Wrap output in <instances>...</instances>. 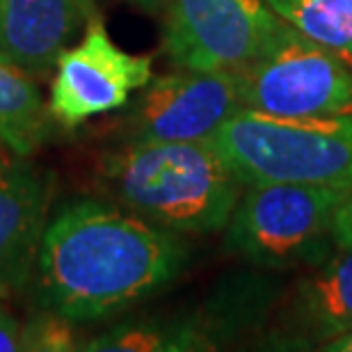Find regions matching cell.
<instances>
[{"label": "cell", "instance_id": "9a60e30c", "mask_svg": "<svg viewBox=\"0 0 352 352\" xmlns=\"http://www.w3.org/2000/svg\"><path fill=\"white\" fill-rule=\"evenodd\" d=\"M334 248H352V192L343 199L332 220Z\"/></svg>", "mask_w": 352, "mask_h": 352}, {"label": "cell", "instance_id": "ac0fdd59", "mask_svg": "<svg viewBox=\"0 0 352 352\" xmlns=\"http://www.w3.org/2000/svg\"><path fill=\"white\" fill-rule=\"evenodd\" d=\"M122 3H129V5H135L140 10L144 12H158L170 3V0H122Z\"/></svg>", "mask_w": 352, "mask_h": 352}, {"label": "cell", "instance_id": "52a82bcc", "mask_svg": "<svg viewBox=\"0 0 352 352\" xmlns=\"http://www.w3.org/2000/svg\"><path fill=\"white\" fill-rule=\"evenodd\" d=\"M153 78L151 55H131L119 48L94 12L82 37L55 62L48 112L67 129L129 105L131 96Z\"/></svg>", "mask_w": 352, "mask_h": 352}, {"label": "cell", "instance_id": "8992f818", "mask_svg": "<svg viewBox=\"0 0 352 352\" xmlns=\"http://www.w3.org/2000/svg\"><path fill=\"white\" fill-rule=\"evenodd\" d=\"M163 48L176 67L238 74L281 19L265 0H170Z\"/></svg>", "mask_w": 352, "mask_h": 352}, {"label": "cell", "instance_id": "5b68a950", "mask_svg": "<svg viewBox=\"0 0 352 352\" xmlns=\"http://www.w3.org/2000/svg\"><path fill=\"white\" fill-rule=\"evenodd\" d=\"M236 76L245 110L284 119L352 110V65L286 21Z\"/></svg>", "mask_w": 352, "mask_h": 352}, {"label": "cell", "instance_id": "6da1fadb", "mask_svg": "<svg viewBox=\"0 0 352 352\" xmlns=\"http://www.w3.org/2000/svg\"><path fill=\"white\" fill-rule=\"evenodd\" d=\"M188 245L117 204L82 199L46 224L34 277L44 311L72 322L110 318L179 277Z\"/></svg>", "mask_w": 352, "mask_h": 352}, {"label": "cell", "instance_id": "3957f363", "mask_svg": "<svg viewBox=\"0 0 352 352\" xmlns=\"http://www.w3.org/2000/svg\"><path fill=\"white\" fill-rule=\"evenodd\" d=\"M208 142L243 186L288 181L352 188V110L284 119L243 108Z\"/></svg>", "mask_w": 352, "mask_h": 352}, {"label": "cell", "instance_id": "277c9868", "mask_svg": "<svg viewBox=\"0 0 352 352\" xmlns=\"http://www.w3.org/2000/svg\"><path fill=\"white\" fill-rule=\"evenodd\" d=\"M227 222V250L254 265L286 267L320 261L332 220L352 188L320 183L245 186Z\"/></svg>", "mask_w": 352, "mask_h": 352}, {"label": "cell", "instance_id": "e0dca14e", "mask_svg": "<svg viewBox=\"0 0 352 352\" xmlns=\"http://www.w3.org/2000/svg\"><path fill=\"white\" fill-rule=\"evenodd\" d=\"M320 350H325V352H352V332H346V334L334 336V339L325 341L320 346Z\"/></svg>", "mask_w": 352, "mask_h": 352}, {"label": "cell", "instance_id": "9c48e42d", "mask_svg": "<svg viewBox=\"0 0 352 352\" xmlns=\"http://www.w3.org/2000/svg\"><path fill=\"white\" fill-rule=\"evenodd\" d=\"M51 201L53 176L0 149V300L16 298L32 281Z\"/></svg>", "mask_w": 352, "mask_h": 352}, {"label": "cell", "instance_id": "30bf717a", "mask_svg": "<svg viewBox=\"0 0 352 352\" xmlns=\"http://www.w3.org/2000/svg\"><path fill=\"white\" fill-rule=\"evenodd\" d=\"M91 14V0H0V55L44 80Z\"/></svg>", "mask_w": 352, "mask_h": 352}, {"label": "cell", "instance_id": "4fadbf2b", "mask_svg": "<svg viewBox=\"0 0 352 352\" xmlns=\"http://www.w3.org/2000/svg\"><path fill=\"white\" fill-rule=\"evenodd\" d=\"M295 30L332 48L352 65V0H265Z\"/></svg>", "mask_w": 352, "mask_h": 352}, {"label": "cell", "instance_id": "2e32d148", "mask_svg": "<svg viewBox=\"0 0 352 352\" xmlns=\"http://www.w3.org/2000/svg\"><path fill=\"white\" fill-rule=\"evenodd\" d=\"M12 350H21V325L5 307H0V352Z\"/></svg>", "mask_w": 352, "mask_h": 352}, {"label": "cell", "instance_id": "7a4b0ae2", "mask_svg": "<svg viewBox=\"0 0 352 352\" xmlns=\"http://www.w3.org/2000/svg\"><path fill=\"white\" fill-rule=\"evenodd\" d=\"M101 181L122 206L176 234L224 229L245 188L208 140L124 142L103 156Z\"/></svg>", "mask_w": 352, "mask_h": 352}, {"label": "cell", "instance_id": "5bb4252c", "mask_svg": "<svg viewBox=\"0 0 352 352\" xmlns=\"http://www.w3.org/2000/svg\"><path fill=\"white\" fill-rule=\"evenodd\" d=\"M76 336L72 320L46 311L39 320L21 327V350H74Z\"/></svg>", "mask_w": 352, "mask_h": 352}, {"label": "cell", "instance_id": "8fae6325", "mask_svg": "<svg viewBox=\"0 0 352 352\" xmlns=\"http://www.w3.org/2000/svg\"><path fill=\"white\" fill-rule=\"evenodd\" d=\"M293 325L314 343L352 332V248H339L295 286Z\"/></svg>", "mask_w": 352, "mask_h": 352}, {"label": "cell", "instance_id": "7c38bea8", "mask_svg": "<svg viewBox=\"0 0 352 352\" xmlns=\"http://www.w3.org/2000/svg\"><path fill=\"white\" fill-rule=\"evenodd\" d=\"M48 115L37 80L0 55V149L32 156L48 135Z\"/></svg>", "mask_w": 352, "mask_h": 352}, {"label": "cell", "instance_id": "ba28073f", "mask_svg": "<svg viewBox=\"0 0 352 352\" xmlns=\"http://www.w3.org/2000/svg\"><path fill=\"white\" fill-rule=\"evenodd\" d=\"M238 110L236 74L179 67L146 82L119 124L126 142H204Z\"/></svg>", "mask_w": 352, "mask_h": 352}]
</instances>
